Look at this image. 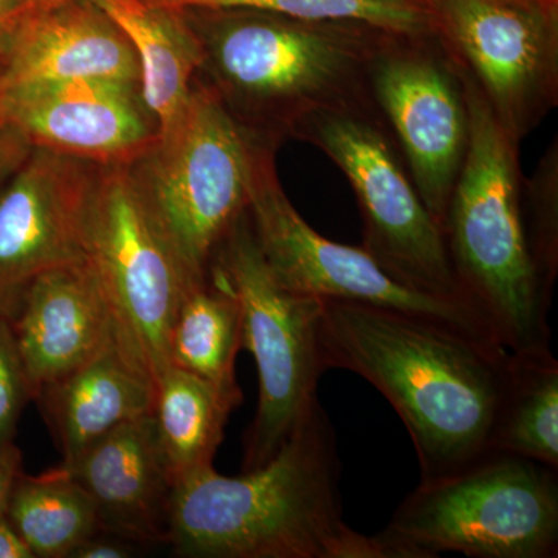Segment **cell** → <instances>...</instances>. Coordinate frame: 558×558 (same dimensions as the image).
I'll return each mask as SVG.
<instances>
[{
  "instance_id": "30",
  "label": "cell",
  "mask_w": 558,
  "mask_h": 558,
  "mask_svg": "<svg viewBox=\"0 0 558 558\" xmlns=\"http://www.w3.org/2000/svg\"><path fill=\"white\" fill-rule=\"evenodd\" d=\"M27 11V0H0V64L11 36Z\"/></svg>"
},
{
  "instance_id": "27",
  "label": "cell",
  "mask_w": 558,
  "mask_h": 558,
  "mask_svg": "<svg viewBox=\"0 0 558 558\" xmlns=\"http://www.w3.org/2000/svg\"><path fill=\"white\" fill-rule=\"evenodd\" d=\"M140 545L131 539L98 531L83 539L69 558H131L137 556Z\"/></svg>"
},
{
  "instance_id": "25",
  "label": "cell",
  "mask_w": 558,
  "mask_h": 558,
  "mask_svg": "<svg viewBox=\"0 0 558 558\" xmlns=\"http://www.w3.org/2000/svg\"><path fill=\"white\" fill-rule=\"evenodd\" d=\"M529 248L546 288L553 290L558 275V142L550 143L534 174L521 189Z\"/></svg>"
},
{
  "instance_id": "23",
  "label": "cell",
  "mask_w": 558,
  "mask_h": 558,
  "mask_svg": "<svg viewBox=\"0 0 558 558\" xmlns=\"http://www.w3.org/2000/svg\"><path fill=\"white\" fill-rule=\"evenodd\" d=\"M490 451L558 470V362L553 352L510 354Z\"/></svg>"
},
{
  "instance_id": "8",
  "label": "cell",
  "mask_w": 558,
  "mask_h": 558,
  "mask_svg": "<svg viewBox=\"0 0 558 558\" xmlns=\"http://www.w3.org/2000/svg\"><path fill=\"white\" fill-rule=\"evenodd\" d=\"M292 138L317 146L344 172L362 211V248L381 269L414 292L475 307L379 109L322 110L301 121Z\"/></svg>"
},
{
  "instance_id": "10",
  "label": "cell",
  "mask_w": 558,
  "mask_h": 558,
  "mask_svg": "<svg viewBox=\"0 0 558 558\" xmlns=\"http://www.w3.org/2000/svg\"><path fill=\"white\" fill-rule=\"evenodd\" d=\"M278 146L264 138L256 143L247 215L267 266L286 289L319 300L402 312L502 347L475 307L414 292L381 269L362 247L326 240L312 229L279 182L275 165Z\"/></svg>"
},
{
  "instance_id": "3",
  "label": "cell",
  "mask_w": 558,
  "mask_h": 558,
  "mask_svg": "<svg viewBox=\"0 0 558 558\" xmlns=\"http://www.w3.org/2000/svg\"><path fill=\"white\" fill-rule=\"evenodd\" d=\"M336 432L319 403L266 464L175 486L172 553L185 558H387L343 519Z\"/></svg>"
},
{
  "instance_id": "1",
  "label": "cell",
  "mask_w": 558,
  "mask_h": 558,
  "mask_svg": "<svg viewBox=\"0 0 558 558\" xmlns=\"http://www.w3.org/2000/svg\"><path fill=\"white\" fill-rule=\"evenodd\" d=\"M328 369L359 374L409 429L421 481L444 478L490 451L508 387L510 352L429 319L325 300L319 326Z\"/></svg>"
},
{
  "instance_id": "13",
  "label": "cell",
  "mask_w": 558,
  "mask_h": 558,
  "mask_svg": "<svg viewBox=\"0 0 558 558\" xmlns=\"http://www.w3.org/2000/svg\"><path fill=\"white\" fill-rule=\"evenodd\" d=\"M97 165L33 148L0 189V310L43 271L84 263Z\"/></svg>"
},
{
  "instance_id": "14",
  "label": "cell",
  "mask_w": 558,
  "mask_h": 558,
  "mask_svg": "<svg viewBox=\"0 0 558 558\" xmlns=\"http://www.w3.org/2000/svg\"><path fill=\"white\" fill-rule=\"evenodd\" d=\"M2 121L33 148L89 161L132 165L159 138L140 87L117 81L75 80L5 89Z\"/></svg>"
},
{
  "instance_id": "22",
  "label": "cell",
  "mask_w": 558,
  "mask_h": 558,
  "mask_svg": "<svg viewBox=\"0 0 558 558\" xmlns=\"http://www.w3.org/2000/svg\"><path fill=\"white\" fill-rule=\"evenodd\" d=\"M5 519L33 558H69L100 531L90 495L62 465L36 476L22 472L11 488Z\"/></svg>"
},
{
  "instance_id": "28",
  "label": "cell",
  "mask_w": 558,
  "mask_h": 558,
  "mask_svg": "<svg viewBox=\"0 0 558 558\" xmlns=\"http://www.w3.org/2000/svg\"><path fill=\"white\" fill-rule=\"evenodd\" d=\"M32 149L31 142L13 124L0 121V189L20 170Z\"/></svg>"
},
{
  "instance_id": "34",
  "label": "cell",
  "mask_w": 558,
  "mask_h": 558,
  "mask_svg": "<svg viewBox=\"0 0 558 558\" xmlns=\"http://www.w3.org/2000/svg\"><path fill=\"white\" fill-rule=\"evenodd\" d=\"M505 2H537V0H505Z\"/></svg>"
},
{
  "instance_id": "9",
  "label": "cell",
  "mask_w": 558,
  "mask_h": 558,
  "mask_svg": "<svg viewBox=\"0 0 558 558\" xmlns=\"http://www.w3.org/2000/svg\"><path fill=\"white\" fill-rule=\"evenodd\" d=\"M84 255L116 319L121 347L156 380L191 277L131 165L100 167L87 209Z\"/></svg>"
},
{
  "instance_id": "31",
  "label": "cell",
  "mask_w": 558,
  "mask_h": 558,
  "mask_svg": "<svg viewBox=\"0 0 558 558\" xmlns=\"http://www.w3.org/2000/svg\"><path fill=\"white\" fill-rule=\"evenodd\" d=\"M0 558H33L31 550L11 529L5 517H0Z\"/></svg>"
},
{
  "instance_id": "21",
  "label": "cell",
  "mask_w": 558,
  "mask_h": 558,
  "mask_svg": "<svg viewBox=\"0 0 558 558\" xmlns=\"http://www.w3.org/2000/svg\"><path fill=\"white\" fill-rule=\"evenodd\" d=\"M242 349L240 300L219 274L186 290L168 340L171 365L226 388H238L234 363Z\"/></svg>"
},
{
  "instance_id": "24",
  "label": "cell",
  "mask_w": 558,
  "mask_h": 558,
  "mask_svg": "<svg viewBox=\"0 0 558 558\" xmlns=\"http://www.w3.org/2000/svg\"><path fill=\"white\" fill-rule=\"evenodd\" d=\"M161 5L244 7L310 21H355L385 31L424 35L436 32L428 0H153Z\"/></svg>"
},
{
  "instance_id": "32",
  "label": "cell",
  "mask_w": 558,
  "mask_h": 558,
  "mask_svg": "<svg viewBox=\"0 0 558 558\" xmlns=\"http://www.w3.org/2000/svg\"><path fill=\"white\" fill-rule=\"evenodd\" d=\"M70 0H27L28 10L32 11H46L58 9V7L64 5Z\"/></svg>"
},
{
  "instance_id": "11",
  "label": "cell",
  "mask_w": 558,
  "mask_h": 558,
  "mask_svg": "<svg viewBox=\"0 0 558 558\" xmlns=\"http://www.w3.org/2000/svg\"><path fill=\"white\" fill-rule=\"evenodd\" d=\"M436 32L515 143L558 102V0H428Z\"/></svg>"
},
{
  "instance_id": "4",
  "label": "cell",
  "mask_w": 558,
  "mask_h": 558,
  "mask_svg": "<svg viewBox=\"0 0 558 558\" xmlns=\"http://www.w3.org/2000/svg\"><path fill=\"white\" fill-rule=\"evenodd\" d=\"M462 81L469 146L442 226L450 264L462 292L510 354H548L554 292L529 248L519 143L501 130L464 69Z\"/></svg>"
},
{
  "instance_id": "17",
  "label": "cell",
  "mask_w": 558,
  "mask_h": 558,
  "mask_svg": "<svg viewBox=\"0 0 558 558\" xmlns=\"http://www.w3.org/2000/svg\"><path fill=\"white\" fill-rule=\"evenodd\" d=\"M75 80L140 87L138 61L128 36L92 0H70L53 10H28L0 64L3 89Z\"/></svg>"
},
{
  "instance_id": "5",
  "label": "cell",
  "mask_w": 558,
  "mask_h": 558,
  "mask_svg": "<svg viewBox=\"0 0 558 558\" xmlns=\"http://www.w3.org/2000/svg\"><path fill=\"white\" fill-rule=\"evenodd\" d=\"M557 470L488 451L444 478L421 481L374 535L387 558L558 556Z\"/></svg>"
},
{
  "instance_id": "18",
  "label": "cell",
  "mask_w": 558,
  "mask_h": 558,
  "mask_svg": "<svg viewBox=\"0 0 558 558\" xmlns=\"http://www.w3.org/2000/svg\"><path fill=\"white\" fill-rule=\"evenodd\" d=\"M38 402L62 468L113 428L153 411L154 384L116 337L95 357L40 388Z\"/></svg>"
},
{
  "instance_id": "33",
  "label": "cell",
  "mask_w": 558,
  "mask_h": 558,
  "mask_svg": "<svg viewBox=\"0 0 558 558\" xmlns=\"http://www.w3.org/2000/svg\"><path fill=\"white\" fill-rule=\"evenodd\" d=\"M3 97H5V89H3L2 81H0V121H2Z\"/></svg>"
},
{
  "instance_id": "7",
  "label": "cell",
  "mask_w": 558,
  "mask_h": 558,
  "mask_svg": "<svg viewBox=\"0 0 558 558\" xmlns=\"http://www.w3.org/2000/svg\"><path fill=\"white\" fill-rule=\"evenodd\" d=\"M259 138L194 80L178 119L131 165L194 279L208 277L216 248L247 211Z\"/></svg>"
},
{
  "instance_id": "29",
  "label": "cell",
  "mask_w": 558,
  "mask_h": 558,
  "mask_svg": "<svg viewBox=\"0 0 558 558\" xmlns=\"http://www.w3.org/2000/svg\"><path fill=\"white\" fill-rule=\"evenodd\" d=\"M22 470V454L14 442H0V517H5L11 488Z\"/></svg>"
},
{
  "instance_id": "16",
  "label": "cell",
  "mask_w": 558,
  "mask_h": 558,
  "mask_svg": "<svg viewBox=\"0 0 558 558\" xmlns=\"http://www.w3.org/2000/svg\"><path fill=\"white\" fill-rule=\"evenodd\" d=\"M64 469L90 495L100 531L140 546L168 543L175 483L153 413L113 428Z\"/></svg>"
},
{
  "instance_id": "2",
  "label": "cell",
  "mask_w": 558,
  "mask_h": 558,
  "mask_svg": "<svg viewBox=\"0 0 558 558\" xmlns=\"http://www.w3.org/2000/svg\"><path fill=\"white\" fill-rule=\"evenodd\" d=\"M182 11L201 47L196 80L253 135L279 145L322 110L377 108L371 69L396 32L244 7Z\"/></svg>"
},
{
  "instance_id": "15",
  "label": "cell",
  "mask_w": 558,
  "mask_h": 558,
  "mask_svg": "<svg viewBox=\"0 0 558 558\" xmlns=\"http://www.w3.org/2000/svg\"><path fill=\"white\" fill-rule=\"evenodd\" d=\"M9 315L33 400L117 337L109 301L86 260L33 278Z\"/></svg>"
},
{
  "instance_id": "19",
  "label": "cell",
  "mask_w": 558,
  "mask_h": 558,
  "mask_svg": "<svg viewBox=\"0 0 558 558\" xmlns=\"http://www.w3.org/2000/svg\"><path fill=\"white\" fill-rule=\"evenodd\" d=\"M130 39L140 68V94L159 134L185 108L201 68V47L182 9L153 0H92Z\"/></svg>"
},
{
  "instance_id": "20",
  "label": "cell",
  "mask_w": 558,
  "mask_h": 558,
  "mask_svg": "<svg viewBox=\"0 0 558 558\" xmlns=\"http://www.w3.org/2000/svg\"><path fill=\"white\" fill-rule=\"evenodd\" d=\"M241 387L226 388L167 365L154 380L153 417L175 486L215 468Z\"/></svg>"
},
{
  "instance_id": "6",
  "label": "cell",
  "mask_w": 558,
  "mask_h": 558,
  "mask_svg": "<svg viewBox=\"0 0 558 558\" xmlns=\"http://www.w3.org/2000/svg\"><path fill=\"white\" fill-rule=\"evenodd\" d=\"M209 269L238 296L242 348L258 368L259 399L244 438L242 470L258 469L318 402V381L328 369L319 326L325 300L286 289L256 244L247 211L216 248Z\"/></svg>"
},
{
  "instance_id": "26",
  "label": "cell",
  "mask_w": 558,
  "mask_h": 558,
  "mask_svg": "<svg viewBox=\"0 0 558 558\" xmlns=\"http://www.w3.org/2000/svg\"><path fill=\"white\" fill-rule=\"evenodd\" d=\"M33 389L14 340L9 312L0 310V442H14Z\"/></svg>"
},
{
  "instance_id": "12",
  "label": "cell",
  "mask_w": 558,
  "mask_h": 558,
  "mask_svg": "<svg viewBox=\"0 0 558 558\" xmlns=\"http://www.w3.org/2000/svg\"><path fill=\"white\" fill-rule=\"evenodd\" d=\"M371 92L418 197L442 229L469 146L461 65L438 32L392 33L374 58Z\"/></svg>"
}]
</instances>
